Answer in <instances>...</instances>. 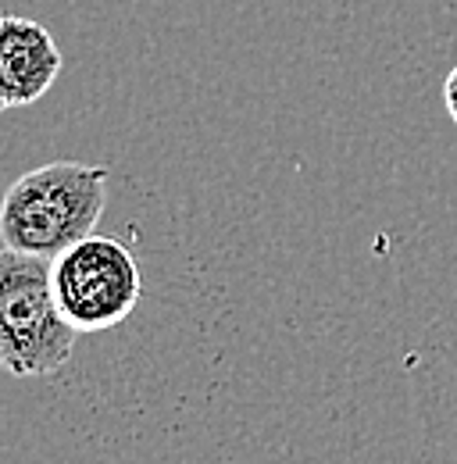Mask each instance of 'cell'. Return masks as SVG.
<instances>
[{
	"label": "cell",
	"instance_id": "obj_1",
	"mask_svg": "<svg viewBox=\"0 0 457 464\" xmlns=\"http://www.w3.org/2000/svg\"><path fill=\"white\" fill-rule=\"evenodd\" d=\"M108 169L86 161H51L18 175L0 200V243L54 261L93 236L108 204Z\"/></svg>",
	"mask_w": 457,
	"mask_h": 464
},
{
	"label": "cell",
	"instance_id": "obj_2",
	"mask_svg": "<svg viewBox=\"0 0 457 464\" xmlns=\"http://www.w3.org/2000/svg\"><path fill=\"white\" fill-rule=\"evenodd\" d=\"M75 329L57 311L51 257L0 250V372L51 379L75 350Z\"/></svg>",
	"mask_w": 457,
	"mask_h": 464
},
{
	"label": "cell",
	"instance_id": "obj_3",
	"mask_svg": "<svg viewBox=\"0 0 457 464\" xmlns=\"http://www.w3.org/2000/svg\"><path fill=\"white\" fill-rule=\"evenodd\" d=\"M57 311L75 333H108L140 304V265L112 236H86L51 261Z\"/></svg>",
	"mask_w": 457,
	"mask_h": 464
},
{
	"label": "cell",
	"instance_id": "obj_4",
	"mask_svg": "<svg viewBox=\"0 0 457 464\" xmlns=\"http://www.w3.org/2000/svg\"><path fill=\"white\" fill-rule=\"evenodd\" d=\"M57 40L33 18L0 14V90L7 108L36 104L61 72Z\"/></svg>",
	"mask_w": 457,
	"mask_h": 464
},
{
	"label": "cell",
	"instance_id": "obj_5",
	"mask_svg": "<svg viewBox=\"0 0 457 464\" xmlns=\"http://www.w3.org/2000/svg\"><path fill=\"white\" fill-rule=\"evenodd\" d=\"M443 101H447V115L454 118V125H457V64L451 68V75H447V82H443Z\"/></svg>",
	"mask_w": 457,
	"mask_h": 464
},
{
	"label": "cell",
	"instance_id": "obj_6",
	"mask_svg": "<svg viewBox=\"0 0 457 464\" xmlns=\"http://www.w3.org/2000/svg\"><path fill=\"white\" fill-rule=\"evenodd\" d=\"M4 108H7V101H4V90H0V111H4Z\"/></svg>",
	"mask_w": 457,
	"mask_h": 464
}]
</instances>
